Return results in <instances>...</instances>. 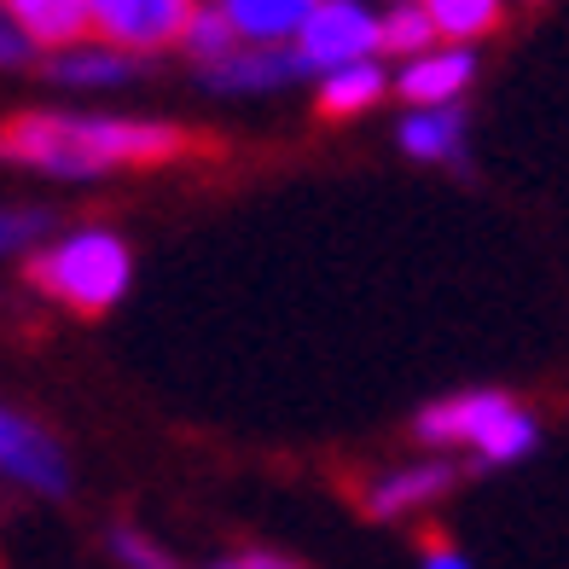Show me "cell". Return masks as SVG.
<instances>
[{
    "mask_svg": "<svg viewBox=\"0 0 569 569\" xmlns=\"http://www.w3.org/2000/svg\"><path fill=\"white\" fill-rule=\"evenodd\" d=\"M471 82H477V53L471 47H436V53L407 59L390 88L407 99V111H419V106H453V99H465Z\"/></svg>",
    "mask_w": 569,
    "mask_h": 569,
    "instance_id": "9c48e42d",
    "label": "cell"
},
{
    "mask_svg": "<svg viewBox=\"0 0 569 569\" xmlns=\"http://www.w3.org/2000/svg\"><path fill=\"white\" fill-rule=\"evenodd\" d=\"M53 227H59L53 210H0V256H12V250H23V244L47 239Z\"/></svg>",
    "mask_w": 569,
    "mask_h": 569,
    "instance_id": "ffe728a7",
    "label": "cell"
},
{
    "mask_svg": "<svg viewBox=\"0 0 569 569\" xmlns=\"http://www.w3.org/2000/svg\"><path fill=\"white\" fill-rule=\"evenodd\" d=\"M0 7L30 47H59L64 53V47L82 41V30H93L88 0H0Z\"/></svg>",
    "mask_w": 569,
    "mask_h": 569,
    "instance_id": "4fadbf2b",
    "label": "cell"
},
{
    "mask_svg": "<svg viewBox=\"0 0 569 569\" xmlns=\"http://www.w3.org/2000/svg\"><path fill=\"white\" fill-rule=\"evenodd\" d=\"M210 569H244V552H239V558H216Z\"/></svg>",
    "mask_w": 569,
    "mask_h": 569,
    "instance_id": "cb8c5ba5",
    "label": "cell"
},
{
    "mask_svg": "<svg viewBox=\"0 0 569 569\" xmlns=\"http://www.w3.org/2000/svg\"><path fill=\"white\" fill-rule=\"evenodd\" d=\"M187 146L192 134L174 122L99 117V111H23L0 134V158L47 180H64V187H82V180H106L122 163H169Z\"/></svg>",
    "mask_w": 569,
    "mask_h": 569,
    "instance_id": "6da1fadb",
    "label": "cell"
},
{
    "mask_svg": "<svg viewBox=\"0 0 569 569\" xmlns=\"http://www.w3.org/2000/svg\"><path fill=\"white\" fill-rule=\"evenodd\" d=\"M23 59H30V41H23L18 23L0 12V70H7V64H23Z\"/></svg>",
    "mask_w": 569,
    "mask_h": 569,
    "instance_id": "44dd1931",
    "label": "cell"
},
{
    "mask_svg": "<svg viewBox=\"0 0 569 569\" xmlns=\"http://www.w3.org/2000/svg\"><path fill=\"white\" fill-rule=\"evenodd\" d=\"M192 12H198V0H88V18L106 36V47H122L134 59L180 41Z\"/></svg>",
    "mask_w": 569,
    "mask_h": 569,
    "instance_id": "8992f818",
    "label": "cell"
},
{
    "mask_svg": "<svg viewBox=\"0 0 569 569\" xmlns=\"http://www.w3.org/2000/svg\"><path fill=\"white\" fill-rule=\"evenodd\" d=\"M517 412V401L506 390H453V396H436L430 407L412 412V436L425 448H482L506 419Z\"/></svg>",
    "mask_w": 569,
    "mask_h": 569,
    "instance_id": "5b68a950",
    "label": "cell"
},
{
    "mask_svg": "<svg viewBox=\"0 0 569 569\" xmlns=\"http://www.w3.org/2000/svg\"><path fill=\"white\" fill-rule=\"evenodd\" d=\"M30 284L76 315H111L134 284V250L111 227H76L64 239H47L23 262Z\"/></svg>",
    "mask_w": 569,
    "mask_h": 569,
    "instance_id": "7a4b0ae2",
    "label": "cell"
},
{
    "mask_svg": "<svg viewBox=\"0 0 569 569\" xmlns=\"http://www.w3.org/2000/svg\"><path fill=\"white\" fill-rule=\"evenodd\" d=\"M396 146L412 163H453L465 169V146H471V111L459 106H419L396 122Z\"/></svg>",
    "mask_w": 569,
    "mask_h": 569,
    "instance_id": "30bf717a",
    "label": "cell"
},
{
    "mask_svg": "<svg viewBox=\"0 0 569 569\" xmlns=\"http://www.w3.org/2000/svg\"><path fill=\"white\" fill-rule=\"evenodd\" d=\"M0 482L41 500L70 495V453L59 448V436H47L30 412H18L7 401H0Z\"/></svg>",
    "mask_w": 569,
    "mask_h": 569,
    "instance_id": "3957f363",
    "label": "cell"
},
{
    "mask_svg": "<svg viewBox=\"0 0 569 569\" xmlns=\"http://www.w3.org/2000/svg\"><path fill=\"white\" fill-rule=\"evenodd\" d=\"M465 477V465L453 459H419V465H396V471H383L372 488H367V511L372 517H412L436 500H448Z\"/></svg>",
    "mask_w": 569,
    "mask_h": 569,
    "instance_id": "ba28073f",
    "label": "cell"
},
{
    "mask_svg": "<svg viewBox=\"0 0 569 569\" xmlns=\"http://www.w3.org/2000/svg\"><path fill=\"white\" fill-rule=\"evenodd\" d=\"M419 569H471V558L453 552V547H425V563Z\"/></svg>",
    "mask_w": 569,
    "mask_h": 569,
    "instance_id": "7402d4cb",
    "label": "cell"
},
{
    "mask_svg": "<svg viewBox=\"0 0 569 569\" xmlns=\"http://www.w3.org/2000/svg\"><path fill=\"white\" fill-rule=\"evenodd\" d=\"M180 47L192 53V64L203 70V64H221L227 53H239V36H232V23L221 18V7H198L192 12V23H187V36H180Z\"/></svg>",
    "mask_w": 569,
    "mask_h": 569,
    "instance_id": "ac0fdd59",
    "label": "cell"
},
{
    "mask_svg": "<svg viewBox=\"0 0 569 569\" xmlns=\"http://www.w3.org/2000/svg\"><path fill=\"white\" fill-rule=\"evenodd\" d=\"M146 76V59L122 53V47H64V53L47 59V82L76 88V93H99V88H128Z\"/></svg>",
    "mask_w": 569,
    "mask_h": 569,
    "instance_id": "8fae6325",
    "label": "cell"
},
{
    "mask_svg": "<svg viewBox=\"0 0 569 569\" xmlns=\"http://www.w3.org/2000/svg\"><path fill=\"white\" fill-rule=\"evenodd\" d=\"M396 76L383 70L378 59H355V64H338L320 76V111L326 117H355V111H372L383 93H390Z\"/></svg>",
    "mask_w": 569,
    "mask_h": 569,
    "instance_id": "5bb4252c",
    "label": "cell"
},
{
    "mask_svg": "<svg viewBox=\"0 0 569 569\" xmlns=\"http://www.w3.org/2000/svg\"><path fill=\"white\" fill-rule=\"evenodd\" d=\"M106 547H111V558L122 563V569H180L174 563V552H163L151 535H140L134 523H117L111 535H106Z\"/></svg>",
    "mask_w": 569,
    "mask_h": 569,
    "instance_id": "d6986e66",
    "label": "cell"
},
{
    "mask_svg": "<svg viewBox=\"0 0 569 569\" xmlns=\"http://www.w3.org/2000/svg\"><path fill=\"white\" fill-rule=\"evenodd\" d=\"M390 7H396V0H390Z\"/></svg>",
    "mask_w": 569,
    "mask_h": 569,
    "instance_id": "d4e9b609",
    "label": "cell"
},
{
    "mask_svg": "<svg viewBox=\"0 0 569 569\" xmlns=\"http://www.w3.org/2000/svg\"><path fill=\"white\" fill-rule=\"evenodd\" d=\"M308 76L315 70L297 53V41H284V47H239V53H227L221 64H203L198 88L216 93V99H244V93H273V88L308 82Z\"/></svg>",
    "mask_w": 569,
    "mask_h": 569,
    "instance_id": "52a82bcc",
    "label": "cell"
},
{
    "mask_svg": "<svg viewBox=\"0 0 569 569\" xmlns=\"http://www.w3.org/2000/svg\"><path fill=\"white\" fill-rule=\"evenodd\" d=\"M535 448H540V419H535V412H523V407H517L511 419H506L495 436H488V442H482L471 459H477V465H488V471H500V465H523Z\"/></svg>",
    "mask_w": 569,
    "mask_h": 569,
    "instance_id": "e0dca14e",
    "label": "cell"
},
{
    "mask_svg": "<svg viewBox=\"0 0 569 569\" xmlns=\"http://www.w3.org/2000/svg\"><path fill=\"white\" fill-rule=\"evenodd\" d=\"M216 7L244 47H284L302 36V23L315 18L320 0H216Z\"/></svg>",
    "mask_w": 569,
    "mask_h": 569,
    "instance_id": "7c38bea8",
    "label": "cell"
},
{
    "mask_svg": "<svg viewBox=\"0 0 569 569\" xmlns=\"http://www.w3.org/2000/svg\"><path fill=\"white\" fill-rule=\"evenodd\" d=\"M419 7L430 12L436 36H448L453 47H471L477 36H488L506 12V0H419Z\"/></svg>",
    "mask_w": 569,
    "mask_h": 569,
    "instance_id": "9a60e30c",
    "label": "cell"
},
{
    "mask_svg": "<svg viewBox=\"0 0 569 569\" xmlns=\"http://www.w3.org/2000/svg\"><path fill=\"white\" fill-rule=\"evenodd\" d=\"M244 569H302V563L279 558V552H244Z\"/></svg>",
    "mask_w": 569,
    "mask_h": 569,
    "instance_id": "603a6c76",
    "label": "cell"
},
{
    "mask_svg": "<svg viewBox=\"0 0 569 569\" xmlns=\"http://www.w3.org/2000/svg\"><path fill=\"white\" fill-rule=\"evenodd\" d=\"M436 23L419 0H396L390 12H383V53H401V59H419V53H436Z\"/></svg>",
    "mask_w": 569,
    "mask_h": 569,
    "instance_id": "2e32d148",
    "label": "cell"
},
{
    "mask_svg": "<svg viewBox=\"0 0 569 569\" xmlns=\"http://www.w3.org/2000/svg\"><path fill=\"white\" fill-rule=\"evenodd\" d=\"M297 53L308 59L315 76L355 64V59H372V53H383V18L367 0H320L315 18H308L302 36H297Z\"/></svg>",
    "mask_w": 569,
    "mask_h": 569,
    "instance_id": "277c9868",
    "label": "cell"
}]
</instances>
